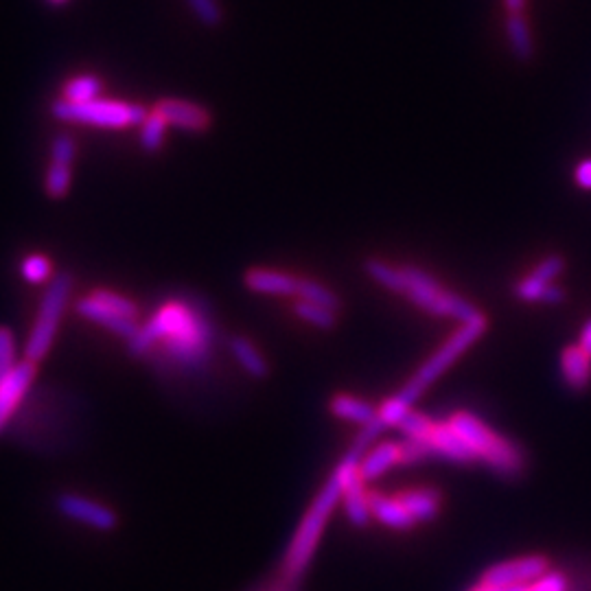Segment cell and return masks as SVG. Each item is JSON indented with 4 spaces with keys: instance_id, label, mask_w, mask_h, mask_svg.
Here are the masks:
<instances>
[{
    "instance_id": "cell-32",
    "label": "cell",
    "mask_w": 591,
    "mask_h": 591,
    "mask_svg": "<svg viewBox=\"0 0 591 591\" xmlns=\"http://www.w3.org/2000/svg\"><path fill=\"white\" fill-rule=\"evenodd\" d=\"M77 156V143L73 136L62 134L57 136L51 145V160L55 162H66V165H73Z\"/></svg>"
},
{
    "instance_id": "cell-23",
    "label": "cell",
    "mask_w": 591,
    "mask_h": 591,
    "mask_svg": "<svg viewBox=\"0 0 591 591\" xmlns=\"http://www.w3.org/2000/svg\"><path fill=\"white\" fill-rule=\"evenodd\" d=\"M101 79L95 75H77L62 86V99L71 103H86L101 97Z\"/></svg>"
},
{
    "instance_id": "cell-12",
    "label": "cell",
    "mask_w": 591,
    "mask_h": 591,
    "mask_svg": "<svg viewBox=\"0 0 591 591\" xmlns=\"http://www.w3.org/2000/svg\"><path fill=\"white\" fill-rule=\"evenodd\" d=\"M154 110L165 117L173 127H180L184 132H204L211 127V114L197 103L184 99H160Z\"/></svg>"
},
{
    "instance_id": "cell-19",
    "label": "cell",
    "mask_w": 591,
    "mask_h": 591,
    "mask_svg": "<svg viewBox=\"0 0 591 591\" xmlns=\"http://www.w3.org/2000/svg\"><path fill=\"white\" fill-rule=\"evenodd\" d=\"M561 373L565 384L574 390H585L591 384V357L581 344L567 346L561 355Z\"/></svg>"
},
{
    "instance_id": "cell-9",
    "label": "cell",
    "mask_w": 591,
    "mask_h": 591,
    "mask_svg": "<svg viewBox=\"0 0 591 591\" xmlns=\"http://www.w3.org/2000/svg\"><path fill=\"white\" fill-rule=\"evenodd\" d=\"M548 572L550 563L546 556H521V559L489 567L480 578V583L489 587H526L537 583Z\"/></svg>"
},
{
    "instance_id": "cell-5",
    "label": "cell",
    "mask_w": 591,
    "mask_h": 591,
    "mask_svg": "<svg viewBox=\"0 0 591 591\" xmlns=\"http://www.w3.org/2000/svg\"><path fill=\"white\" fill-rule=\"evenodd\" d=\"M486 331V320L460 324V329L451 335V338L440 346V349L427 359V362L419 368V373L414 375L408 386H403L399 394H394V401L405 405V410H412V405L421 399V394L430 388L436 379L447 373V368L454 366L458 359L465 355L471 346L478 342Z\"/></svg>"
},
{
    "instance_id": "cell-29",
    "label": "cell",
    "mask_w": 591,
    "mask_h": 591,
    "mask_svg": "<svg viewBox=\"0 0 591 591\" xmlns=\"http://www.w3.org/2000/svg\"><path fill=\"white\" fill-rule=\"evenodd\" d=\"M434 425L436 423L427 414L410 410L408 414L403 416L397 427L408 440H421V443H427V438H430L434 432Z\"/></svg>"
},
{
    "instance_id": "cell-31",
    "label": "cell",
    "mask_w": 591,
    "mask_h": 591,
    "mask_svg": "<svg viewBox=\"0 0 591 591\" xmlns=\"http://www.w3.org/2000/svg\"><path fill=\"white\" fill-rule=\"evenodd\" d=\"M193 14L200 18L202 25L206 27H219L222 25V7L217 0H187Z\"/></svg>"
},
{
    "instance_id": "cell-8",
    "label": "cell",
    "mask_w": 591,
    "mask_h": 591,
    "mask_svg": "<svg viewBox=\"0 0 591 591\" xmlns=\"http://www.w3.org/2000/svg\"><path fill=\"white\" fill-rule=\"evenodd\" d=\"M77 314L92 324L117 333L127 342L141 329V324L136 322L138 307L130 298L112 292V289H95V292L86 294L77 303Z\"/></svg>"
},
{
    "instance_id": "cell-34",
    "label": "cell",
    "mask_w": 591,
    "mask_h": 591,
    "mask_svg": "<svg viewBox=\"0 0 591 591\" xmlns=\"http://www.w3.org/2000/svg\"><path fill=\"white\" fill-rule=\"evenodd\" d=\"M574 178H576V184H578V187L591 191V158L583 160L581 165L576 167Z\"/></svg>"
},
{
    "instance_id": "cell-16",
    "label": "cell",
    "mask_w": 591,
    "mask_h": 591,
    "mask_svg": "<svg viewBox=\"0 0 591 591\" xmlns=\"http://www.w3.org/2000/svg\"><path fill=\"white\" fill-rule=\"evenodd\" d=\"M370 513L379 524H384L392 530H410L416 526L414 517L408 508L403 506L399 497L384 495V493H370Z\"/></svg>"
},
{
    "instance_id": "cell-21",
    "label": "cell",
    "mask_w": 591,
    "mask_h": 591,
    "mask_svg": "<svg viewBox=\"0 0 591 591\" xmlns=\"http://www.w3.org/2000/svg\"><path fill=\"white\" fill-rule=\"evenodd\" d=\"M230 351L239 362V366L254 379H265L270 375V364L263 353L248 338H235L230 342Z\"/></svg>"
},
{
    "instance_id": "cell-24",
    "label": "cell",
    "mask_w": 591,
    "mask_h": 591,
    "mask_svg": "<svg viewBox=\"0 0 591 591\" xmlns=\"http://www.w3.org/2000/svg\"><path fill=\"white\" fill-rule=\"evenodd\" d=\"M71 182H73V165L51 160V165L46 169V176H44L46 195L53 197V200H62V197H66L68 189H71Z\"/></svg>"
},
{
    "instance_id": "cell-15",
    "label": "cell",
    "mask_w": 591,
    "mask_h": 591,
    "mask_svg": "<svg viewBox=\"0 0 591 591\" xmlns=\"http://www.w3.org/2000/svg\"><path fill=\"white\" fill-rule=\"evenodd\" d=\"M432 454L447 458L451 462H460V465H469V462H478L475 451L467 445V440L462 438L449 423H436L432 436L427 438Z\"/></svg>"
},
{
    "instance_id": "cell-4",
    "label": "cell",
    "mask_w": 591,
    "mask_h": 591,
    "mask_svg": "<svg viewBox=\"0 0 591 591\" xmlns=\"http://www.w3.org/2000/svg\"><path fill=\"white\" fill-rule=\"evenodd\" d=\"M454 430L467 440V445L475 451L478 462L493 469L504 478H517L526 469V456L511 440L493 432L489 425L480 421L471 412H456L447 421Z\"/></svg>"
},
{
    "instance_id": "cell-13",
    "label": "cell",
    "mask_w": 591,
    "mask_h": 591,
    "mask_svg": "<svg viewBox=\"0 0 591 591\" xmlns=\"http://www.w3.org/2000/svg\"><path fill=\"white\" fill-rule=\"evenodd\" d=\"M565 270V259L559 254H550V257L543 259L535 270H532L524 281H519L515 287V294L524 303H541L546 289L559 278Z\"/></svg>"
},
{
    "instance_id": "cell-27",
    "label": "cell",
    "mask_w": 591,
    "mask_h": 591,
    "mask_svg": "<svg viewBox=\"0 0 591 591\" xmlns=\"http://www.w3.org/2000/svg\"><path fill=\"white\" fill-rule=\"evenodd\" d=\"M167 127L169 123L156 110L147 114L145 121L141 123V147L145 152H158V149L165 145Z\"/></svg>"
},
{
    "instance_id": "cell-20",
    "label": "cell",
    "mask_w": 591,
    "mask_h": 591,
    "mask_svg": "<svg viewBox=\"0 0 591 591\" xmlns=\"http://www.w3.org/2000/svg\"><path fill=\"white\" fill-rule=\"evenodd\" d=\"M408 508L410 515L414 517L416 524H423V521H434L443 508V497L434 489H414V491H403L397 495Z\"/></svg>"
},
{
    "instance_id": "cell-18",
    "label": "cell",
    "mask_w": 591,
    "mask_h": 591,
    "mask_svg": "<svg viewBox=\"0 0 591 591\" xmlns=\"http://www.w3.org/2000/svg\"><path fill=\"white\" fill-rule=\"evenodd\" d=\"M329 410L333 416L342 421H349L355 425L368 427L379 421V410L366 399L353 397V394H335L329 403Z\"/></svg>"
},
{
    "instance_id": "cell-11",
    "label": "cell",
    "mask_w": 591,
    "mask_h": 591,
    "mask_svg": "<svg viewBox=\"0 0 591 591\" xmlns=\"http://www.w3.org/2000/svg\"><path fill=\"white\" fill-rule=\"evenodd\" d=\"M38 364L29 362V359L22 357L16 364V368L0 379V434L7 427L20 408V403L25 401L29 388L33 386V379H36Z\"/></svg>"
},
{
    "instance_id": "cell-3",
    "label": "cell",
    "mask_w": 591,
    "mask_h": 591,
    "mask_svg": "<svg viewBox=\"0 0 591 591\" xmlns=\"http://www.w3.org/2000/svg\"><path fill=\"white\" fill-rule=\"evenodd\" d=\"M342 491H344L342 473L338 467H335L329 482L322 486V491L316 495V500L307 508V513L303 521H300V526L292 539V546H289L285 554L283 570L289 578H298L307 570L311 559H314V552L320 546V539L324 535V528H327V521L333 513V508L338 506V502H342Z\"/></svg>"
},
{
    "instance_id": "cell-28",
    "label": "cell",
    "mask_w": 591,
    "mask_h": 591,
    "mask_svg": "<svg viewBox=\"0 0 591 591\" xmlns=\"http://www.w3.org/2000/svg\"><path fill=\"white\" fill-rule=\"evenodd\" d=\"M20 274L27 283H33V285L51 283L53 263L46 254H29V257H25L20 263Z\"/></svg>"
},
{
    "instance_id": "cell-26",
    "label": "cell",
    "mask_w": 591,
    "mask_h": 591,
    "mask_svg": "<svg viewBox=\"0 0 591 591\" xmlns=\"http://www.w3.org/2000/svg\"><path fill=\"white\" fill-rule=\"evenodd\" d=\"M294 311L300 320L309 322L311 327H316V329L329 331L335 327V324H338V311L327 309L322 305L307 303V300H298V303L294 305Z\"/></svg>"
},
{
    "instance_id": "cell-37",
    "label": "cell",
    "mask_w": 591,
    "mask_h": 591,
    "mask_svg": "<svg viewBox=\"0 0 591 591\" xmlns=\"http://www.w3.org/2000/svg\"><path fill=\"white\" fill-rule=\"evenodd\" d=\"M471 591H524V587H489V585H482L480 583L478 587H473Z\"/></svg>"
},
{
    "instance_id": "cell-30",
    "label": "cell",
    "mask_w": 591,
    "mask_h": 591,
    "mask_svg": "<svg viewBox=\"0 0 591 591\" xmlns=\"http://www.w3.org/2000/svg\"><path fill=\"white\" fill-rule=\"evenodd\" d=\"M18 362L20 359H18L14 331L7 327H0V379H3L7 373H11Z\"/></svg>"
},
{
    "instance_id": "cell-36",
    "label": "cell",
    "mask_w": 591,
    "mask_h": 591,
    "mask_svg": "<svg viewBox=\"0 0 591 591\" xmlns=\"http://www.w3.org/2000/svg\"><path fill=\"white\" fill-rule=\"evenodd\" d=\"M504 5L508 9V14H521V11H524L526 0H504Z\"/></svg>"
},
{
    "instance_id": "cell-7",
    "label": "cell",
    "mask_w": 591,
    "mask_h": 591,
    "mask_svg": "<svg viewBox=\"0 0 591 591\" xmlns=\"http://www.w3.org/2000/svg\"><path fill=\"white\" fill-rule=\"evenodd\" d=\"M51 114L57 121L103 127V130H125V127L141 125L147 112L138 103L112 101V99H92L86 103H71L66 99H55L51 103Z\"/></svg>"
},
{
    "instance_id": "cell-25",
    "label": "cell",
    "mask_w": 591,
    "mask_h": 591,
    "mask_svg": "<svg viewBox=\"0 0 591 591\" xmlns=\"http://www.w3.org/2000/svg\"><path fill=\"white\" fill-rule=\"evenodd\" d=\"M298 300H307V303H314V305H322L327 309L333 311H340L342 303L338 294L329 289L327 285H322L318 281H311V278H303L300 281V289H298Z\"/></svg>"
},
{
    "instance_id": "cell-2",
    "label": "cell",
    "mask_w": 591,
    "mask_h": 591,
    "mask_svg": "<svg viewBox=\"0 0 591 591\" xmlns=\"http://www.w3.org/2000/svg\"><path fill=\"white\" fill-rule=\"evenodd\" d=\"M366 272L381 287L408 296L416 307H421L427 314L440 318H454L460 324L486 320V316L478 307L458 296L456 292H451V289H445L425 270L410 268V265H405V268H394V265L386 261L370 259L366 261Z\"/></svg>"
},
{
    "instance_id": "cell-35",
    "label": "cell",
    "mask_w": 591,
    "mask_h": 591,
    "mask_svg": "<svg viewBox=\"0 0 591 591\" xmlns=\"http://www.w3.org/2000/svg\"><path fill=\"white\" fill-rule=\"evenodd\" d=\"M578 344H581V349L591 357V320H589V322L585 324V327H583L581 342H578Z\"/></svg>"
},
{
    "instance_id": "cell-38",
    "label": "cell",
    "mask_w": 591,
    "mask_h": 591,
    "mask_svg": "<svg viewBox=\"0 0 591 591\" xmlns=\"http://www.w3.org/2000/svg\"><path fill=\"white\" fill-rule=\"evenodd\" d=\"M46 3H51V5H64L66 0H46Z\"/></svg>"
},
{
    "instance_id": "cell-1",
    "label": "cell",
    "mask_w": 591,
    "mask_h": 591,
    "mask_svg": "<svg viewBox=\"0 0 591 591\" xmlns=\"http://www.w3.org/2000/svg\"><path fill=\"white\" fill-rule=\"evenodd\" d=\"M215 342L213 324L193 307L171 300L149 318L134 338L127 342L132 355H147L149 349L162 344L173 362L187 368H200L211 357Z\"/></svg>"
},
{
    "instance_id": "cell-22",
    "label": "cell",
    "mask_w": 591,
    "mask_h": 591,
    "mask_svg": "<svg viewBox=\"0 0 591 591\" xmlns=\"http://www.w3.org/2000/svg\"><path fill=\"white\" fill-rule=\"evenodd\" d=\"M506 36L513 46L517 60L528 62L532 57V36H530V27L524 14H508Z\"/></svg>"
},
{
    "instance_id": "cell-6",
    "label": "cell",
    "mask_w": 591,
    "mask_h": 591,
    "mask_svg": "<svg viewBox=\"0 0 591 591\" xmlns=\"http://www.w3.org/2000/svg\"><path fill=\"white\" fill-rule=\"evenodd\" d=\"M71 294H73L71 274H57L51 278V283H46L36 320L31 324L29 338L25 344V359H29V362L40 364L42 359L51 353L57 331H60L66 305L68 300H71Z\"/></svg>"
},
{
    "instance_id": "cell-17",
    "label": "cell",
    "mask_w": 591,
    "mask_h": 591,
    "mask_svg": "<svg viewBox=\"0 0 591 591\" xmlns=\"http://www.w3.org/2000/svg\"><path fill=\"white\" fill-rule=\"evenodd\" d=\"M397 465H401V443L386 440V443H379L359 460V475H362L364 482H373Z\"/></svg>"
},
{
    "instance_id": "cell-10",
    "label": "cell",
    "mask_w": 591,
    "mask_h": 591,
    "mask_svg": "<svg viewBox=\"0 0 591 591\" xmlns=\"http://www.w3.org/2000/svg\"><path fill=\"white\" fill-rule=\"evenodd\" d=\"M55 508L66 519L77 521V524H84V526H88L92 530H99V532H110L119 524V517L110 506L92 500V497L79 495V493L57 495Z\"/></svg>"
},
{
    "instance_id": "cell-14",
    "label": "cell",
    "mask_w": 591,
    "mask_h": 591,
    "mask_svg": "<svg viewBox=\"0 0 591 591\" xmlns=\"http://www.w3.org/2000/svg\"><path fill=\"white\" fill-rule=\"evenodd\" d=\"M246 287L250 292H257V294H265V296H294L298 298V289H300V281L303 278H298L294 274H287V272H278V270H268V268H252L246 272Z\"/></svg>"
},
{
    "instance_id": "cell-33",
    "label": "cell",
    "mask_w": 591,
    "mask_h": 591,
    "mask_svg": "<svg viewBox=\"0 0 591 591\" xmlns=\"http://www.w3.org/2000/svg\"><path fill=\"white\" fill-rule=\"evenodd\" d=\"M565 589H567V581L559 572H548L546 576L539 578L537 583L524 587V591H565Z\"/></svg>"
}]
</instances>
